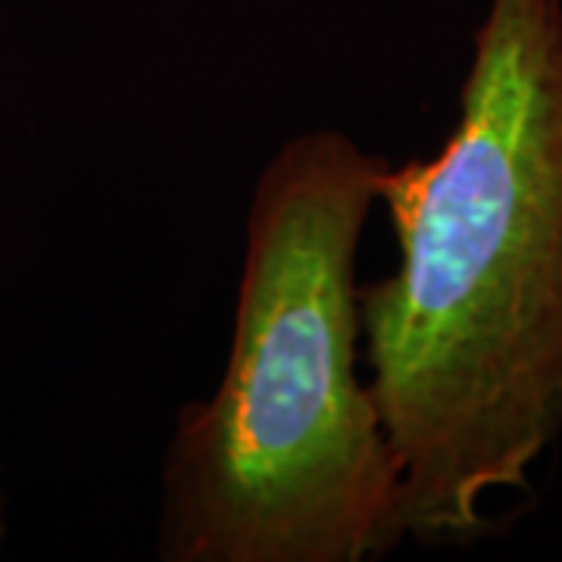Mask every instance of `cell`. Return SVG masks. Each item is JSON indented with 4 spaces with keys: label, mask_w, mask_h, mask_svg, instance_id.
Wrapping results in <instances>:
<instances>
[{
    "label": "cell",
    "mask_w": 562,
    "mask_h": 562,
    "mask_svg": "<svg viewBox=\"0 0 562 562\" xmlns=\"http://www.w3.org/2000/svg\"><path fill=\"white\" fill-rule=\"evenodd\" d=\"M397 269L360 284V350L406 538L494 535L562 435V0H491L441 150L379 181Z\"/></svg>",
    "instance_id": "1"
},
{
    "label": "cell",
    "mask_w": 562,
    "mask_h": 562,
    "mask_svg": "<svg viewBox=\"0 0 562 562\" xmlns=\"http://www.w3.org/2000/svg\"><path fill=\"white\" fill-rule=\"evenodd\" d=\"M391 162L306 128L260 169L220 384L181 403L157 560L372 562L406 541L403 479L360 379L357 257Z\"/></svg>",
    "instance_id": "2"
},
{
    "label": "cell",
    "mask_w": 562,
    "mask_h": 562,
    "mask_svg": "<svg viewBox=\"0 0 562 562\" xmlns=\"http://www.w3.org/2000/svg\"><path fill=\"white\" fill-rule=\"evenodd\" d=\"M7 491H3V475H0V553H3V543H7Z\"/></svg>",
    "instance_id": "3"
}]
</instances>
